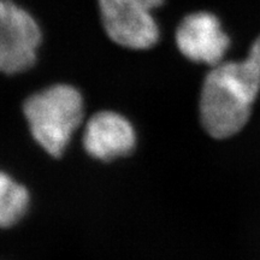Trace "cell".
<instances>
[{
  "mask_svg": "<svg viewBox=\"0 0 260 260\" xmlns=\"http://www.w3.org/2000/svg\"><path fill=\"white\" fill-rule=\"evenodd\" d=\"M260 96V35L240 59H225L205 70L198 95V118L210 138L241 133Z\"/></svg>",
  "mask_w": 260,
  "mask_h": 260,
  "instance_id": "1",
  "label": "cell"
},
{
  "mask_svg": "<svg viewBox=\"0 0 260 260\" xmlns=\"http://www.w3.org/2000/svg\"><path fill=\"white\" fill-rule=\"evenodd\" d=\"M86 95L80 87L56 81L32 89L21 102V112L34 141L59 159L77 129L86 122Z\"/></svg>",
  "mask_w": 260,
  "mask_h": 260,
  "instance_id": "2",
  "label": "cell"
},
{
  "mask_svg": "<svg viewBox=\"0 0 260 260\" xmlns=\"http://www.w3.org/2000/svg\"><path fill=\"white\" fill-rule=\"evenodd\" d=\"M168 0H95L104 37L115 46L132 52L151 51L162 40L155 16Z\"/></svg>",
  "mask_w": 260,
  "mask_h": 260,
  "instance_id": "3",
  "label": "cell"
},
{
  "mask_svg": "<svg viewBox=\"0 0 260 260\" xmlns=\"http://www.w3.org/2000/svg\"><path fill=\"white\" fill-rule=\"evenodd\" d=\"M45 45L41 22L16 0H0V73L4 77L30 74Z\"/></svg>",
  "mask_w": 260,
  "mask_h": 260,
  "instance_id": "4",
  "label": "cell"
},
{
  "mask_svg": "<svg viewBox=\"0 0 260 260\" xmlns=\"http://www.w3.org/2000/svg\"><path fill=\"white\" fill-rule=\"evenodd\" d=\"M175 50L182 59L206 69L226 59L233 38L217 12L195 9L182 15L172 31Z\"/></svg>",
  "mask_w": 260,
  "mask_h": 260,
  "instance_id": "5",
  "label": "cell"
},
{
  "mask_svg": "<svg viewBox=\"0 0 260 260\" xmlns=\"http://www.w3.org/2000/svg\"><path fill=\"white\" fill-rule=\"evenodd\" d=\"M83 149L102 161L126 157L136 147V130L124 113L115 109H99L84 122Z\"/></svg>",
  "mask_w": 260,
  "mask_h": 260,
  "instance_id": "6",
  "label": "cell"
},
{
  "mask_svg": "<svg viewBox=\"0 0 260 260\" xmlns=\"http://www.w3.org/2000/svg\"><path fill=\"white\" fill-rule=\"evenodd\" d=\"M29 193L5 172L0 175V224L10 228L23 217L28 209Z\"/></svg>",
  "mask_w": 260,
  "mask_h": 260,
  "instance_id": "7",
  "label": "cell"
}]
</instances>
